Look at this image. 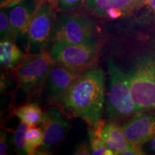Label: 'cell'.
I'll return each instance as SVG.
<instances>
[{
    "mask_svg": "<svg viewBox=\"0 0 155 155\" xmlns=\"http://www.w3.org/2000/svg\"><path fill=\"white\" fill-rule=\"evenodd\" d=\"M145 2H146V0H145Z\"/></svg>",
    "mask_w": 155,
    "mask_h": 155,
    "instance_id": "28",
    "label": "cell"
},
{
    "mask_svg": "<svg viewBox=\"0 0 155 155\" xmlns=\"http://www.w3.org/2000/svg\"><path fill=\"white\" fill-rule=\"evenodd\" d=\"M8 152V145L7 143V132L5 131H1L0 137V154L5 155Z\"/></svg>",
    "mask_w": 155,
    "mask_h": 155,
    "instance_id": "23",
    "label": "cell"
},
{
    "mask_svg": "<svg viewBox=\"0 0 155 155\" xmlns=\"http://www.w3.org/2000/svg\"><path fill=\"white\" fill-rule=\"evenodd\" d=\"M83 72L55 63L50 69L42 94L50 105L61 104L64 96Z\"/></svg>",
    "mask_w": 155,
    "mask_h": 155,
    "instance_id": "8",
    "label": "cell"
},
{
    "mask_svg": "<svg viewBox=\"0 0 155 155\" xmlns=\"http://www.w3.org/2000/svg\"><path fill=\"white\" fill-rule=\"evenodd\" d=\"M44 139V133L41 127L29 125L27 134L26 151L28 155L38 154V150L42 146Z\"/></svg>",
    "mask_w": 155,
    "mask_h": 155,
    "instance_id": "17",
    "label": "cell"
},
{
    "mask_svg": "<svg viewBox=\"0 0 155 155\" xmlns=\"http://www.w3.org/2000/svg\"><path fill=\"white\" fill-rule=\"evenodd\" d=\"M50 40L81 45H98L91 19L81 15H63L55 19Z\"/></svg>",
    "mask_w": 155,
    "mask_h": 155,
    "instance_id": "5",
    "label": "cell"
},
{
    "mask_svg": "<svg viewBox=\"0 0 155 155\" xmlns=\"http://www.w3.org/2000/svg\"><path fill=\"white\" fill-rule=\"evenodd\" d=\"M10 30L9 7H1L0 12V39L5 40L8 37Z\"/></svg>",
    "mask_w": 155,
    "mask_h": 155,
    "instance_id": "19",
    "label": "cell"
},
{
    "mask_svg": "<svg viewBox=\"0 0 155 155\" xmlns=\"http://www.w3.org/2000/svg\"><path fill=\"white\" fill-rule=\"evenodd\" d=\"M106 121L101 119L97 125L90 127L88 130L91 154L94 155H113L114 153L106 146L105 141L101 136V131Z\"/></svg>",
    "mask_w": 155,
    "mask_h": 155,
    "instance_id": "16",
    "label": "cell"
},
{
    "mask_svg": "<svg viewBox=\"0 0 155 155\" xmlns=\"http://www.w3.org/2000/svg\"><path fill=\"white\" fill-rule=\"evenodd\" d=\"M86 0H55V6L58 11L65 12L79 7Z\"/></svg>",
    "mask_w": 155,
    "mask_h": 155,
    "instance_id": "20",
    "label": "cell"
},
{
    "mask_svg": "<svg viewBox=\"0 0 155 155\" xmlns=\"http://www.w3.org/2000/svg\"><path fill=\"white\" fill-rule=\"evenodd\" d=\"M29 125L25 122L21 121L13 136V144L15 151L19 154H28L26 151L27 134Z\"/></svg>",
    "mask_w": 155,
    "mask_h": 155,
    "instance_id": "18",
    "label": "cell"
},
{
    "mask_svg": "<svg viewBox=\"0 0 155 155\" xmlns=\"http://www.w3.org/2000/svg\"><path fill=\"white\" fill-rule=\"evenodd\" d=\"M42 108L37 103H28L15 108L13 114L28 125L40 126L44 117Z\"/></svg>",
    "mask_w": 155,
    "mask_h": 155,
    "instance_id": "15",
    "label": "cell"
},
{
    "mask_svg": "<svg viewBox=\"0 0 155 155\" xmlns=\"http://www.w3.org/2000/svg\"><path fill=\"white\" fill-rule=\"evenodd\" d=\"M22 0H5L1 3V7H10Z\"/></svg>",
    "mask_w": 155,
    "mask_h": 155,
    "instance_id": "25",
    "label": "cell"
},
{
    "mask_svg": "<svg viewBox=\"0 0 155 155\" xmlns=\"http://www.w3.org/2000/svg\"><path fill=\"white\" fill-rule=\"evenodd\" d=\"M73 154L75 155H89L91 154V148L87 142H82L75 147Z\"/></svg>",
    "mask_w": 155,
    "mask_h": 155,
    "instance_id": "21",
    "label": "cell"
},
{
    "mask_svg": "<svg viewBox=\"0 0 155 155\" xmlns=\"http://www.w3.org/2000/svg\"><path fill=\"white\" fill-rule=\"evenodd\" d=\"M146 3L150 5V7H152L155 12V0H146Z\"/></svg>",
    "mask_w": 155,
    "mask_h": 155,
    "instance_id": "26",
    "label": "cell"
},
{
    "mask_svg": "<svg viewBox=\"0 0 155 155\" xmlns=\"http://www.w3.org/2000/svg\"><path fill=\"white\" fill-rule=\"evenodd\" d=\"M53 1H54V2H55V0H53Z\"/></svg>",
    "mask_w": 155,
    "mask_h": 155,
    "instance_id": "27",
    "label": "cell"
},
{
    "mask_svg": "<svg viewBox=\"0 0 155 155\" xmlns=\"http://www.w3.org/2000/svg\"><path fill=\"white\" fill-rule=\"evenodd\" d=\"M98 45H81L64 41L53 42L50 55L55 63L83 72L97 61Z\"/></svg>",
    "mask_w": 155,
    "mask_h": 155,
    "instance_id": "7",
    "label": "cell"
},
{
    "mask_svg": "<svg viewBox=\"0 0 155 155\" xmlns=\"http://www.w3.org/2000/svg\"><path fill=\"white\" fill-rule=\"evenodd\" d=\"M101 136L106 146L113 152L114 154L120 155L123 151L132 145L126 137L121 126L113 120L106 122L102 129Z\"/></svg>",
    "mask_w": 155,
    "mask_h": 155,
    "instance_id": "13",
    "label": "cell"
},
{
    "mask_svg": "<svg viewBox=\"0 0 155 155\" xmlns=\"http://www.w3.org/2000/svg\"><path fill=\"white\" fill-rule=\"evenodd\" d=\"M55 2L40 0L29 28L26 54L36 55L45 50L55 22Z\"/></svg>",
    "mask_w": 155,
    "mask_h": 155,
    "instance_id": "6",
    "label": "cell"
},
{
    "mask_svg": "<svg viewBox=\"0 0 155 155\" xmlns=\"http://www.w3.org/2000/svg\"><path fill=\"white\" fill-rule=\"evenodd\" d=\"M108 87L106 94V114L108 119L115 120L137 114L127 74L108 58Z\"/></svg>",
    "mask_w": 155,
    "mask_h": 155,
    "instance_id": "2",
    "label": "cell"
},
{
    "mask_svg": "<svg viewBox=\"0 0 155 155\" xmlns=\"http://www.w3.org/2000/svg\"><path fill=\"white\" fill-rule=\"evenodd\" d=\"M25 56L12 39L7 38L0 42V63L6 69H16Z\"/></svg>",
    "mask_w": 155,
    "mask_h": 155,
    "instance_id": "14",
    "label": "cell"
},
{
    "mask_svg": "<svg viewBox=\"0 0 155 155\" xmlns=\"http://www.w3.org/2000/svg\"><path fill=\"white\" fill-rule=\"evenodd\" d=\"M144 3L145 0H86L84 2L93 12L112 19L119 18Z\"/></svg>",
    "mask_w": 155,
    "mask_h": 155,
    "instance_id": "12",
    "label": "cell"
},
{
    "mask_svg": "<svg viewBox=\"0 0 155 155\" xmlns=\"http://www.w3.org/2000/svg\"><path fill=\"white\" fill-rule=\"evenodd\" d=\"M55 62L50 53L43 50L36 55L26 54L15 70L19 88L28 98L42 94L45 83Z\"/></svg>",
    "mask_w": 155,
    "mask_h": 155,
    "instance_id": "4",
    "label": "cell"
},
{
    "mask_svg": "<svg viewBox=\"0 0 155 155\" xmlns=\"http://www.w3.org/2000/svg\"><path fill=\"white\" fill-rule=\"evenodd\" d=\"M121 128L131 144L142 147L155 137V113L134 114Z\"/></svg>",
    "mask_w": 155,
    "mask_h": 155,
    "instance_id": "11",
    "label": "cell"
},
{
    "mask_svg": "<svg viewBox=\"0 0 155 155\" xmlns=\"http://www.w3.org/2000/svg\"><path fill=\"white\" fill-rule=\"evenodd\" d=\"M144 154L143 151L141 150V147L137 145L132 144L131 146L128 147L127 150L123 151L121 155H141Z\"/></svg>",
    "mask_w": 155,
    "mask_h": 155,
    "instance_id": "22",
    "label": "cell"
},
{
    "mask_svg": "<svg viewBox=\"0 0 155 155\" xmlns=\"http://www.w3.org/2000/svg\"><path fill=\"white\" fill-rule=\"evenodd\" d=\"M145 145H146L147 150L155 154V137L151 139L150 141H147Z\"/></svg>",
    "mask_w": 155,
    "mask_h": 155,
    "instance_id": "24",
    "label": "cell"
},
{
    "mask_svg": "<svg viewBox=\"0 0 155 155\" xmlns=\"http://www.w3.org/2000/svg\"><path fill=\"white\" fill-rule=\"evenodd\" d=\"M71 127L69 117L57 105H50L44 113L40 127L44 133L41 152L49 154L63 141Z\"/></svg>",
    "mask_w": 155,
    "mask_h": 155,
    "instance_id": "9",
    "label": "cell"
},
{
    "mask_svg": "<svg viewBox=\"0 0 155 155\" xmlns=\"http://www.w3.org/2000/svg\"><path fill=\"white\" fill-rule=\"evenodd\" d=\"M127 75L137 113L155 109V55L137 58Z\"/></svg>",
    "mask_w": 155,
    "mask_h": 155,
    "instance_id": "3",
    "label": "cell"
},
{
    "mask_svg": "<svg viewBox=\"0 0 155 155\" xmlns=\"http://www.w3.org/2000/svg\"><path fill=\"white\" fill-rule=\"evenodd\" d=\"M105 103V74L101 68L91 67L78 78L59 106L69 118H81L94 127L102 119Z\"/></svg>",
    "mask_w": 155,
    "mask_h": 155,
    "instance_id": "1",
    "label": "cell"
},
{
    "mask_svg": "<svg viewBox=\"0 0 155 155\" xmlns=\"http://www.w3.org/2000/svg\"><path fill=\"white\" fill-rule=\"evenodd\" d=\"M40 0H22L9 7L10 30L7 38L16 42L26 38L30 25L38 9Z\"/></svg>",
    "mask_w": 155,
    "mask_h": 155,
    "instance_id": "10",
    "label": "cell"
}]
</instances>
